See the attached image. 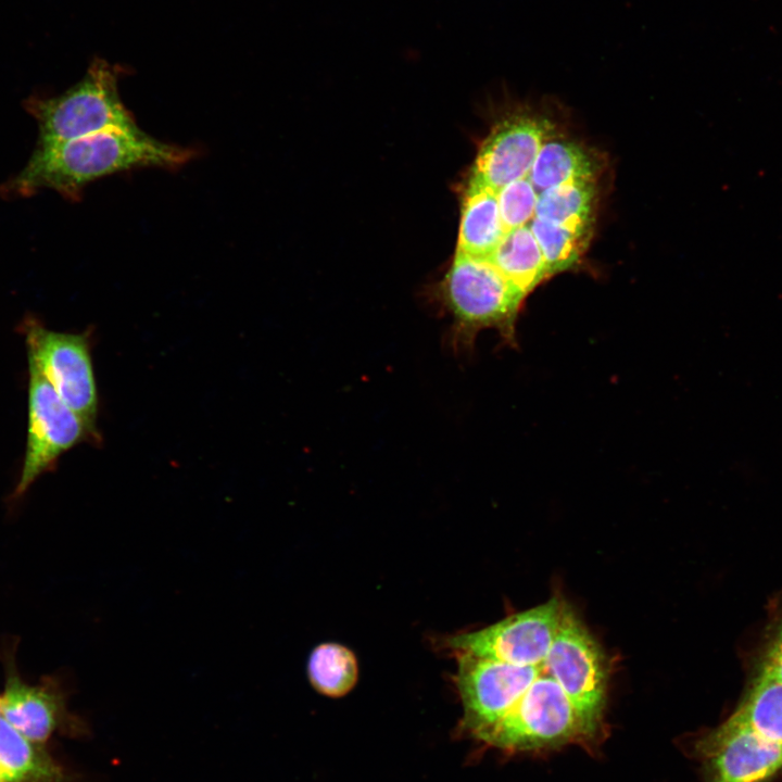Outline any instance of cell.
Listing matches in <instances>:
<instances>
[{"label": "cell", "mask_w": 782, "mask_h": 782, "mask_svg": "<svg viewBox=\"0 0 782 782\" xmlns=\"http://www.w3.org/2000/svg\"><path fill=\"white\" fill-rule=\"evenodd\" d=\"M0 782H5V781L0 778Z\"/></svg>", "instance_id": "obj_23"}, {"label": "cell", "mask_w": 782, "mask_h": 782, "mask_svg": "<svg viewBox=\"0 0 782 782\" xmlns=\"http://www.w3.org/2000/svg\"><path fill=\"white\" fill-rule=\"evenodd\" d=\"M27 437L13 499L22 497L43 474L54 469L62 454L96 436L28 362Z\"/></svg>", "instance_id": "obj_5"}, {"label": "cell", "mask_w": 782, "mask_h": 782, "mask_svg": "<svg viewBox=\"0 0 782 782\" xmlns=\"http://www.w3.org/2000/svg\"><path fill=\"white\" fill-rule=\"evenodd\" d=\"M436 295L451 317L449 341L454 351L474 349L478 335L488 329L515 345L516 320L525 299L489 258L456 253Z\"/></svg>", "instance_id": "obj_2"}, {"label": "cell", "mask_w": 782, "mask_h": 782, "mask_svg": "<svg viewBox=\"0 0 782 782\" xmlns=\"http://www.w3.org/2000/svg\"><path fill=\"white\" fill-rule=\"evenodd\" d=\"M758 673L782 682V618L767 642Z\"/></svg>", "instance_id": "obj_22"}, {"label": "cell", "mask_w": 782, "mask_h": 782, "mask_svg": "<svg viewBox=\"0 0 782 782\" xmlns=\"http://www.w3.org/2000/svg\"><path fill=\"white\" fill-rule=\"evenodd\" d=\"M529 227L542 251L548 277L576 265L591 235L538 217L531 219Z\"/></svg>", "instance_id": "obj_20"}, {"label": "cell", "mask_w": 782, "mask_h": 782, "mask_svg": "<svg viewBox=\"0 0 782 782\" xmlns=\"http://www.w3.org/2000/svg\"><path fill=\"white\" fill-rule=\"evenodd\" d=\"M0 658L5 671L1 716L26 739L43 743L61 723L71 720L60 683L53 677H45L36 685L25 683L16 668L14 648L4 651Z\"/></svg>", "instance_id": "obj_12"}, {"label": "cell", "mask_w": 782, "mask_h": 782, "mask_svg": "<svg viewBox=\"0 0 782 782\" xmlns=\"http://www.w3.org/2000/svg\"><path fill=\"white\" fill-rule=\"evenodd\" d=\"M192 149L160 141L140 128H109L84 137L37 144L24 168L1 187L5 197H28L52 189L78 200L94 179L138 167L176 168L189 162Z\"/></svg>", "instance_id": "obj_1"}, {"label": "cell", "mask_w": 782, "mask_h": 782, "mask_svg": "<svg viewBox=\"0 0 782 782\" xmlns=\"http://www.w3.org/2000/svg\"><path fill=\"white\" fill-rule=\"evenodd\" d=\"M118 70L96 60L86 75L64 93L31 97L25 108L39 126L37 144L84 137L109 128L138 129L118 93Z\"/></svg>", "instance_id": "obj_4"}, {"label": "cell", "mask_w": 782, "mask_h": 782, "mask_svg": "<svg viewBox=\"0 0 782 782\" xmlns=\"http://www.w3.org/2000/svg\"><path fill=\"white\" fill-rule=\"evenodd\" d=\"M505 234L496 191L470 178L463 198L456 253L489 258Z\"/></svg>", "instance_id": "obj_13"}, {"label": "cell", "mask_w": 782, "mask_h": 782, "mask_svg": "<svg viewBox=\"0 0 782 782\" xmlns=\"http://www.w3.org/2000/svg\"><path fill=\"white\" fill-rule=\"evenodd\" d=\"M489 260L524 299L548 277L529 224L507 231Z\"/></svg>", "instance_id": "obj_14"}, {"label": "cell", "mask_w": 782, "mask_h": 782, "mask_svg": "<svg viewBox=\"0 0 782 782\" xmlns=\"http://www.w3.org/2000/svg\"><path fill=\"white\" fill-rule=\"evenodd\" d=\"M565 601L547 602L508 616L480 630L445 640L455 654H468L518 666L544 663L555 639Z\"/></svg>", "instance_id": "obj_9"}, {"label": "cell", "mask_w": 782, "mask_h": 782, "mask_svg": "<svg viewBox=\"0 0 782 782\" xmlns=\"http://www.w3.org/2000/svg\"><path fill=\"white\" fill-rule=\"evenodd\" d=\"M594 181H571L539 193L534 217L591 234Z\"/></svg>", "instance_id": "obj_17"}, {"label": "cell", "mask_w": 782, "mask_h": 782, "mask_svg": "<svg viewBox=\"0 0 782 782\" xmlns=\"http://www.w3.org/2000/svg\"><path fill=\"white\" fill-rule=\"evenodd\" d=\"M307 676L312 686L329 697H342L356 684L358 666L354 653L338 643L316 646L308 658Z\"/></svg>", "instance_id": "obj_19"}, {"label": "cell", "mask_w": 782, "mask_h": 782, "mask_svg": "<svg viewBox=\"0 0 782 782\" xmlns=\"http://www.w3.org/2000/svg\"><path fill=\"white\" fill-rule=\"evenodd\" d=\"M0 778L5 782H62L63 773L37 743L15 730L0 714Z\"/></svg>", "instance_id": "obj_15"}, {"label": "cell", "mask_w": 782, "mask_h": 782, "mask_svg": "<svg viewBox=\"0 0 782 782\" xmlns=\"http://www.w3.org/2000/svg\"><path fill=\"white\" fill-rule=\"evenodd\" d=\"M730 718L782 746V682L757 673Z\"/></svg>", "instance_id": "obj_18"}, {"label": "cell", "mask_w": 782, "mask_h": 782, "mask_svg": "<svg viewBox=\"0 0 782 782\" xmlns=\"http://www.w3.org/2000/svg\"><path fill=\"white\" fill-rule=\"evenodd\" d=\"M704 782H770L782 773V746L728 718L699 737Z\"/></svg>", "instance_id": "obj_10"}, {"label": "cell", "mask_w": 782, "mask_h": 782, "mask_svg": "<svg viewBox=\"0 0 782 782\" xmlns=\"http://www.w3.org/2000/svg\"><path fill=\"white\" fill-rule=\"evenodd\" d=\"M456 656V686L464 710L461 729L477 741L512 711L544 667Z\"/></svg>", "instance_id": "obj_8"}, {"label": "cell", "mask_w": 782, "mask_h": 782, "mask_svg": "<svg viewBox=\"0 0 782 782\" xmlns=\"http://www.w3.org/2000/svg\"><path fill=\"white\" fill-rule=\"evenodd\" d=\"M496 194L501 219L506 232L528 225L534 217L539 193L528 177L504 186Z\"/></svg>", "instance_id": "obj_21"}, {"label": "cell", "mask_w": 782, "mask_h": 782, "mask_svg": "<svg viewBox=\"0 0 782 782\" xmlns=\"http://www.w3.org/2000/svg\"><path fill=\"white\" fill-rule=\"evenodd\" d=\"M541 674L517 705L479 742L501 751L531 752L595 744L601 731L579 711L543 663Z\"/></svg>", "instance_id": "obj_3"}, {"label": "cell", "mask_w": 782, "mask_h": 782, "mask_svg": "<svg viewBox=\"0 0 782 782\" xmlns=\"http://www.w3.org/2000/svg\"><path fill=\"white\" fill-rule=\"evenodd\" d=\"M544 663L579 711L602 732L607 660L598 643L566 602Z\"/></svg>", "instance_id": "obj_7"}, {"label": "cell", "mask_w": 782, "mask_h": 782, "mask_svg": "<svg viewBox=\"0 0 782 782\" xmlns=\"http://www.w3.org/2000/svg\"><path fill=\"white\" fill-rule=\"evenodd\" d=\"M34 364L61 399L96 430L97 384L87 333L61 332L27 316L18 327Z\"/></svg>", "instance_id": "obj_6"}, {"label": "cell", "mask_w": 782, "mask_h": 782, "mask_svg": "<svg viewBox=\"0 0 782 782\" xmlns=\"http://www.w3.org/2000/svg\"><path fill=\"white\" fill-rule=\"evenodd\" d=\"M551 131V124L535 116L514 115L503 119L481 144L470 178L497 192L528 177Z\"/></svg>", "instance_id": "obj_11"}, {"label": "cell", "mask_w": 782, "mask_h": 782, "mask_svg": "<svg viewBox=\"0 0 782 782\" xmlns=\"http://www.w3.org/2000/svg\"><path fill=\"white\" fill-rule=\"evenodd\" d=\"M596 165L575 142L546 139L528 175L538 193L566 182L594 181Z\"/></svg>", "instance_id": "obj_16"}]
</instances>
